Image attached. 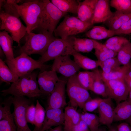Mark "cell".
I'll return each instance as SVG.
<instances>
[{
    "instance_id": "obj_10",
    "label": "cell",
    "mask_w": 131,
    "mask_h": 131,
    "mask_svg": "<svg viewBox=\"0 0 131 131\" xmlns=\"http://www.w3.org/2000/svg\"><path fill=\"white\" fill-rule=\"evenodd\" d=\"M14 110L12 113L17 131H34L30 128L25 117L27 107L31 104L30 99L24 96L13 97Z\"/></svg>"
},
{
    "instance_id": "obj_18",
    "label": "cell",
    "mask_w": 131,
    "mask_h": 131,
    "mask_svg": "<svg viewBox=\"0 0 131 131\" xmlns=\"http://www.w3.org/2000/svg\"><path fill=\"white\" fill-rule=\"evenodd\" d=\"M98 0H85L79 1L77 14L82 21L91 23L96 4Z\"/></svg>"
},
{
    "instance_id": "obj_1",
    "label": "cell",
    "mask_w": 131,
    "mask_h": 131,
    "mask_svg": "<svg viewBox=\"0 0 131 131\" xmlns=\"http://www.w3.org/2000/svg\"><path fill=\"white\" fill-rule=\"evenodd\" d=\"M0 29L11 34L13 41L20 45V41L27 33L26 26L20 21L17 10L8 0H0Z\"/></svg>"
},
{
    "instance_id": "obj_50",
    "label": "cell",
    "mask_w": 131,
    "mask_h": 131,
    "mask_svg": "<svg viewBox=\"0 0 131 131\" xmlns=\"http://www.w3.org/2000/svg\"><path fill=\"white\" fill-rule=\"evenodd\" d=\"M127 120V121H131V116Z\"/></svg>"
},
{
    "instance_id": "obj_41",
    "label": "cell",
    "mask_w": 131,
    "mask_h": 131,
    "mask_svg": "<svg viewBox=\"0 0 131 131\" xmlns=\"http://www.w3.org/2000/svg\"><path fill=\"white\" fill-rule=\"evenodd\" d=\"M36 112V106L31 104L27 108L25 112V117L27 123L34 125V118Z\"/></svg>"
},
{
    "instance_id": "obj_8",
    "label": "cell",
    "mask_w": 131,
    "mask_h": 131,
    "mask_svg": "<svg viewBox=\"0 0 131 131\" xmlns=\"http://www.w3.org/2000/svg\"><path fill=\"white\" fill-rule=\"evenodd\" d=\"M4 62L15 74L19 77L31 73L36 69L45 70L48 66L42 64L37 60H35L29 55L21 53L11 60L5 59Z\"/></svg>"
},
{
    "instance_id": "obj_42",
    "label": "cell",
    "mask_w": 131,
    "mask_h": 131,
    "mask_svg": "<svg viewBox=\"0 0 131 131\" xmlns=\"http://www.w3.org/2000/svg\"><path fill=\"white\" fill-rule=\"evenodd\" d=\"M115 35L131 34V18L125 23L118 30L115 31Z\"/></svg>"
},
{
    "instance_id": "obj_7",
    "label": "cell",
    "mask_w": 131,
    "mask_h": 131,
    "mask_svg": "<svg viewBox=\"0 0 131 131\" xmlns=\"http://www.w3.org/2000/svg\"><path fill=\"white\" fill-rule=\"evenodd\" d=\"M93 25L91 23L82 21L77 17L66 16L54 33L56 37L65 39L85 32Z\"/></svg>"
},
{
    "instance_id": "obj_5",
    "label": "cell",
    "mask_w": 131,
    "mask_h": 131,
    "mask_svg": "<svg viewBox=\"0 0 131 131\" xmlns=\"http://www.w3.org/2000/svg\"><path fill=\"white\" fill-rule=\"evenodd\" d=\"M66 14L61 11L50 1L46 0L39 23L34 30L38 33L53 34L60 20Z\"/></svg>"
},
{
    "instance_id": "obj_47",
    "label": "cell",
    "mask_w": 131,
    "mask_h": 131,
    "mask_svg": "<svg viewBox=\"0 0 131 131\" xmlns=\"http://www.w3.org/2000/svg\"><path fill=\"white\" fill-rule=\"evenodd\" d=\"M127 100L131 103V89L129 91L128 98Z\"/></svg>"
},
{
    "instance_id": "obj_20",
    "label": "cell",
    "mask_w": 131,
    "mask_h": 131,
    "mask_svg": "<svg viewBox=\"0 0 131 131\" xmlns=\"http://www.w3.org/2000/svg\"><path fill=\"white\" fill-rule=\"evenodd\" d=\"M64 116V129L69 131H70L81 119L80 114L77 112L76 109L71 106L65 108Z\"/></svg>"
},
{
    "instance_id": "obj_46",
    "label": "cell",
    "mask_w": 131,
    "mask_h": 131,
    "mask_svg": "<svg viewBox=\"0 0 131 131\" xmlns=\"http://www.w3.org/2000/svg\"><path fill=\"white\" fill-rule=\"evenodd\" d=\"M46 131H64V129L62 125L56 126L54 128Z\"/></svg>"
},
{
    "instance_id": "obj_33",
    "label": "cell",
    "mask_w": 131,
    "mask_h": 131,
    "mask_svg": "<svg viewBox=\"0 0 131 131\" xmlns=\"http://www.w3.org/2000/svg\"><path fill=\"white\" fill-rule=\"evenodd\" d=\"M81 119L87 125L90 131H98L100 123L99 117L96 115L87 112L80 114Z\"/></svg>"
},
{
    "instance_id": "obj_37",
    "label": "cell",
    "mask_w": 131,
    "mask_h": 131,
    "mask_svg": "<svg viewBox=\"0 0 131 131\" xmlns=\"http://www.w3.org/2000/svg\"><path fill=\"white\" fill-rule=\"evenodd\" d=\"M110 6L122 13L131 14V0H111Z\"/></svg>"
},
{
    "instance_id": "obj_24",
    "label": "cell",
    "mask_w": 131,
    "mask_h": 131,
    "mask_svg": "<svg viewBox=\"0 0 131 131\" xmlns=\"http://www.w3.org/2000/svg\"><path fill=\"white\" fill-rule=\"evenodd\" d=\"M99 42L95 40L75 37L74 49L77 52L88 53L97 46Z\"/></svg>"
},
{
    "instance_id": "obj_34",
    "label": "cell",
    "mask_w": 131,
    "mask_h": 131,
    "mask_svg": "<svg viewBox=\"0 0 131 131\" xmlns=\"http://www.w3.org/2000/svg\"><path fill=\"white\" fill-rule=\"evenodd\" d=\"M36 112L34 118L35 127L34 131H41L45 119L46 111L38 100L36 101Z\"/></svg>"
},
{
    "instance_id": "obj_35",
    "label": "cell",
    "mask_w": 131,
    "mask_h": 131,
    "mask_svg": "<svg viewBox=\"0 0 131 131\" xmlns=\"http://www.w3.org/2000/svg\"><path fill=\"white\" fill-rule=\"evenodd\" d=\"M98 61L99 66L101 68L102 71L106 73L118 70L121 65L117 57H115L109 58L103 61Z\"/></svg>"
},
{
    "instance_id": "obj_27",
    "label": "cell",
    "mask_w": 131,
    "mask_h": 131,
    "mask_svg": "<svg viewBox=\"0 0 131 131\" xmlns=\"http://www.w3.org/2000/svg\"><path fill=\"white\" fill-rule=\"evenodd\" d=\"M19 77L9 68L2 59H0V84L4 82L10 84L16 81Z\"/></svg>"
},
{
    "instance_id": "obj_39",
    "label": "cell",
    "mask_w": 131,
    "mask_h": 131,
    "mask_svg": "<svg viewBox=\"0 0 131 131\" xmlns=\"http://www.w3.org/2000/svg\"><path fill=\"white\" fill-rule=\"evenodd\" d=\"M13 96L8 97L0 105V120L4 119L11 113V106L13 104Z\"/></svg>"
},
{
    "instance_id": "obj_3",
    "label": "cell",
    "mask_w": 131,
    "mask_h": 131,
    "mask_svg": "<svg viewBox=\"0 0 131 131\" xmlns=\"http://www.w3.org/2000/svg\"><path fill=\"white\" fill-rule=\"evenodd\" d=\"M37 72L33 71L19 77L8 88L2 90L1 94L5 97L10 94L29 98L40 97L42 94L37 80Z\"/></svg>"
},
{
    "instance_id": "obj_14",
    "label": "cell",
    "mask_w": 131,
    "mask_h": 131,
    "mask_svg": "<svg viewBox=\"0 0 131 131\" xmlns=\"http://www.w3.org/2000/svg\"><path fill=\"white\" fill-rule=\"evenodd\" d=\"M37 77V82L42 94L49 95L59 80L57 73L51 69L42 71Z\"/></svg>"
},
{
    "instance_id": "obj_13",
    "label": "cell",
    "mask_w": 131,
    "mask_h": 131,
    "mask_svg": "<svg viewBox=\"0 0 131 131\" xmlns=\"http://www.w3.org/2000/svg\"><path fill=\"white\" fill-rule=\"evenodd\" d=\"M80 68L69 55L55 58L51 67V70L67 78L77 74Z\"/></svg>"
},
{
    "instance_id": "obj_32",
    "label": "cell",
    "mask_w": 131,
    "mask_h": 131,
    "mask_svg": "<svg viewBox=\"0 0 131 131\" xmlns=\"http://www.w3.org/2000/svg\"><path fill=\"white\" fill-rule=\"evenodd\" d=\"M131 69V67L123 65L118 70L109 73H106L100 71L104 81L124 79L127 72Z\"/></svg>"
},
{
    "instance_id": "obj_15",
    "label": "cell",
    "mask_w": 131,
    "mask_h": 131,
    "mask_svg": "<svg viewBox=\"0 0 131 131\" xmlns=\"http://www.w3.org/2000/svg\"><path fill=\"white\" fill-rule=\"evenodd\" d=\"M64 111L63 108L46 109L43 126L41 131H46L53 126L62 125L64 124Z\"/></svg>"
},
{
    "instance_id": "obj_11",
    "label": "cell",
    "mask_w": 131,
    "mask_h": 131,
    "mask_svg": "<svg viewBox=\"0 0 131 131\" xmlns=\"http://www.w3.org/2000/svg\"><path fill=\"white\" fill-rule=\"evenodd\" d=\"M68 78L63 75L59 78V80L49 95L46 109H63L66 105L65 87Z\"/></svg>"
},
{
    "instance_id": "obj_36",
    "label": "cell",
    "mask_w": 131,
    "mask_h": 131,
    "mask_svg": "<svg viewBox=\"0 0 131 131\" xmlns=\"http://www.w3.org/2000/svg\"><path fill=\"white\" fill-rule=\"evenodd\" d=\"M128 41L125 37L116 36L110 38L104 44L109 49L118 53L123 45Z\"/></svg>"
},
{
    "instance_id": "obj_21",
    "label": "cell",
    "mask_w": 131,
    "mask_h": 131,
    "mask_svg": "<svg viewBox=\"0 0 131 131\" xmlns=\"http://www.w3.org/2000/svg\"><path fill=\"white\" fill-rule=\"evenodd\" d=\"M131 116V103L126 100L118 104L114 109L113 122L127 120Z\"/></svg>"
},
{
    "instance_id": "obj_29",
    "label": "cell",
    "mask_w": 131,
    "mask_h": 131,
    "mask_svg": "<svg viewBox=\"0 0 131 131\" xmlns=\"http://www.w3.org/2000/svg\"><path fill=\"white\" fill-rule=\"evenodd\" d=\"M117 58L121 65L131 67L130 61L131 58V42H126L117 53Z\"/></svg>"
},
{
    "instance_id": "obj_31",
    "label": "cell",
    "mask_w": 131,
    "mask_h": 131,
    "mask_svg": "<svg viewBox=\"0 0 131 131\" xmlns=\"http://www.w3.org/2000/svg\"><path fill=\"white\" fill-rule=\"evenodd\" d=\"M94 74V72L84 71L79 72L77 74V77L82 86L87 90L92 91Z\"/></svg>"
},
{
    "instance_id": "obj_26",
    "label": "cell",
    "mask_w": 131,
    "mask_h": 131,
    "mask_svg": "<svg viewBox=\"0 0 131 131\" xmlns=\"http://www.w3.org/2000/svg\"><path fill=\"white\" fill-rule=\"evenodd\" d=\"M51 2L63 13L77 14L79 1L76 0H51Z\"/></svg>"
},
{
    "instance_id": "obj_16",
    "label": "cell",
    "mask_w": 131,
    "mask_h": 131,
    "mask_svg": "<svg viewBox=\"0 0 131 131\" xmlns=\"http://www.w3.org/2000/svg\"><path fill=\"white\" fill-rule=\"evenodd\" d=\"M110 0H98L95 6L93 16L91 23L105 22L113 13L110 7Z\"/></svg>"
},
{
    "instance_id": "obj_9",
    "label": "cell",
    "mask_w": 131,
    "mask_h": 131,
    "mask_svg": "<svg viewBox=\"0 0 131 131\" xmlns=\"http://www.w3.org/2000/svg\"><path fill=\"white\" fill-rule=\"evenodd\" d=\"M66 85L70 106L75 109L78 107L83 108L85 103L92 98L88 90L79 83L77 74L68 78Z\"/></svg>"
},
{
    "instance_id": "obj_45",
    "label": "cell",
    "mask_w": 131,
    "mask_h": 131,
    "mask_svg": "<svg viewBox=\"0 0 131 131\" xmlns=\"http://www.w3.org/2000/svg\"><path fill=\"white\" fill-rule=\"evenodd\" d=\"M123 80L126 84L131 80V69L127 72Z\"/></svg>"
},
{
    "instance_id": "obj_44",
    "label": "cell",
    "mask_w": 131,
    "mask_h": 131,
    "mask_svg": "<svg viewBox=\"0 0 131 131\" xmlns=\"http://www.w3.org/2000/svg\"><path fill=\"white\" fill-rule=\"evenodd\" d=\"M117 131H131V127L130 125L126 123H121L116 127Z\"/></svg>"
},
{
    "instance_id": "obj_6",
    "label": "cell",
    "mask_w": 131,
    "mask_h": 131,
    "mask_svg": "<svg viewBox=\"0 0 131 131\" xmlns=\"http://www.w3.org/2000/svg\"><path fill=\"white\" fill-rule=\"evenodd\" d=\"M75 37L71 36L65 39L57 38L51 42L45 53L37 61L44 64L59 56L72 55L76 51L74 47Z\"/></svg>"
},
{
    "instance_id": "obj_43",
    "label": "cell",
    "mask_w": 131,
    "mask_h": 131,
    "mask_svg": "<svg viewBox=\"0 0 131 131\" xmlns=\"http://www.w3.org/2000/svg\"><path fill=\"white\" fill-rule=\"evenodd\" d=\"M86 123L81 119L79 123L74 126L70 131H90Z\"/></svg>"
},
{
    "instance_id": "obj_53",
    "label": "cell",
    "mask_w": 131,
    "mask_h": 131,
    "mask_svg": "<svg viewBox=\"0 0 131 131\" xmlns=\"http://www.w3.org/2000/svg\"><path fill=\"white\" fill-rule=\"evenodd\" d=\"M98 131H102V130H99L98 129Z\"/></svg>"
},
{
    "instance_id": "obj_2",
    "label": "cell",
    "mask_w": 131,
    "mask_h": 131,
    "mask_svg": "<svg viewBox=\"0 0 131 131\" xmlns=\"http://www.w3.org/2000/svg\"><path fill=\"white\" fill-rule=\"evenodd\" d=\"M9 1L15 7L25 23L27 33L34 30L39 23L46 0H21L20 5L15 3L14 0Z\"/></svg>"
},
{
    "instance_id": "obj_49",
    "label": "cell",
    "mask_w": 131,
    "mask_h": 131,
    "mask_svg": "<svg viewBox=\"0 0 131 131\" xmlns=\"http://www.w3.org/2000/svg\"><path fill=\"white\" fill-rule=\"evenodd\" d=\"M108 131H117L116 128L110 127Z\"/></svg>"
},
{
    "instance_id": "obj_23",
    "label": "cell",
    "mask_w": 131,
    "mask_h": 131,
    "mask_svg": "<svg viewBox=\"0 0 131 131\" xmlns=\"http://www.w3.org/2000/svg\"><path fill=\"white\" fill-rule=\"evenodd\" d=\"M114 35L115 31L99 26H94L85 33L86 36L95 40L110 38Z\"/></svg>"
},
{
    "instance_id": "obj_28",
    "label": "cell",
    "mask_w": 131,
    "mask_h": 131,
    "mask_svg": "<svg viewBox=\"0 0 131 131\" xmlns=\"http://www.w3.org/2000/svg\"><path fill=\"white\" fill-rule=\"evenodd\" d=\"M94 74L92 91L95 93L104 97H107L106 87L101 74L98 68L92 70Z\"/></svg>"
},
{
    "instance_id": "obj_12",
    "label": "cell",
    "mask_w": 131,
    "mask_h": 131,
    "mask_svg": "<svg viewBox=\"0 0 131 131\" xmlns=\"http://www.w3.org/2000/svg\"><path fill=\"white\" fill-rule=\"evenodd\" d=\"M104 81L107 97L114 99L118 104L127 99L129 90L123 79Z\"/></svg>"
},
{
    "instance_id": "obj_25",
    "label": "cell",
    "mask_w": 131,
    "mask_h": 131,
    "mask_svg": "<svg viewBox=\"0 0 131 131\" xmlns=\"http://www.w3.org/2000/svg\"><path fill=\"white\" fill-rule=\"evenodd\" d=\"M74 61L80 68L86 70H94L99 66L98 61L94 60L75 51L72 54Z\"/></svg>"
},
{
    "instance_id": "obj_22",
    "label": "cell",
    "mask_w": 131,
    "mask_h": 131,
    "mask_svg": "<svg viewBox=\"0 0 131 131\" xmlns=\"http://www.w3.org/2000/svg\"><path fill=\"white\" fill-rule=\"evenodd\" d=\"M8 33L5 31L0 32V45L6 57V59L10 60L15 57L13 48V40Z\"/></svg>"
},
{
    "instance_id": "obj_38",
    "label": "cell",
    "mask_w": 131,
    "mask_h": 131,
    "mask_svg": "<svg viewBox=\"0 0 131 131\" xmlns=\"http://www.w3.org/2000/svg\"><path fill=\"white\" fill-rule=\"evenodd\" d=\"M0 131H17L12 113L0 120Z\"/></svg>"
},
{
    "instance_id": "obj_19",
    "label": "cell",
    "mask_w": 131,
    "mask_h": 131,
    "mask_svg": "<svg viewBox=\"0 0 131 131\" xmlns=\"http://www.w3.org/2000/svg\"><path fill=\"white\" fill-rule=\"evenodd\" d=\"M131 18V14H125L116 11L105 22L109 29L115 31Z\"/></svg>"
},
{
    "instance_id": "obj_17",
    "label": "cell",
    "mask_w": 131,
    "mask_h": 131,
    "mask_svg": "<svg viewBox=\"0 0 131 131\" xmlns=\"http://www.w3.org/2000/svg\"><path fill=\"white\" fill-rule=\"evenodd\" d=\"M98 109L100 123L110 127L113 122L114 109L111 99H102Z\"/></svg>"
},
{
    "instance_id": "obj_4",
    "label": "cell",
    "mask_w": 131,
    "mask_h": 131,
    "mask_svg": "<svg viewBox=\"0 0 131 131\" xmlns=\"http://www.w3.org/2000/svg\"><path fill=\"white\" fill-rule=\"evenodd\" d=\"M25 36V43L20 48L19 52L20 54L28 55L38 54L42 56L50 44L57 38L49 33L36 34L32 32L27 33Z\"/></svg>"
},
{
    "instance_id": "obj_48",
    "label": "cell",
    "mask_w": 131,
    "mask_h": 131,
    "mask_svg": "<svg viewBox=\"0 0 131 131\" xmlns=\"http://www.w3.org/2000/svg\"><path fill=\"white\" fill-rule=\"evenodd\" d=\"M126 84L129 91L131 89V80Z\"/></svg>"
},
{
    "instance_id": "obj_40",
    "label": "cell",
    "mask_w": 131,
    "mask_h": 131,
    "mask_svg": "<svg viewBox=\"0 0 131 131\" xmlns=\"http://www.w3.org/2000/svg\"><path fill=\"white\" fill-rule=\"evenodd\" d=\"M102 98H92L88 100L84 104L83 109L85 112H92L98 108Z\"/></svg>"
},
{
    "instance_id": "obj_51",
    "label": "cell",
    "mask_w": 131,
    "mask_h": 131,
    "mask_svg": "<svg viewBox=\"0 0 131 131\" xmlns=\"http://www.w3.org/2000/svg\"><path fill=\"white\" fill-rule=\"evenodd\" d=\"M127 122L129 123V124L130 125V126L131 127V121H127Z\"/></svg>"
},
{
    "instance_id": "obj_30",
    "label": "cell",
    "mask_w": 131,
    "mask_h": 131,
    "mask_svg": "<svg viewBox=\"0 0 131 131\" xmlns=\"http://www.w3.org/2000/svg\"><path fill=\"white\" fill-rule=\"evenodd\" d=\"M94 54L98 60L103 61L108 59L115 57L117 53L108 48L104 44L99 42L95 49Z\"/></svg>"
},
{
    "instance_id": "obj_52",
    "label": "cell",
    "mask_w": 131,
    "mask_h": 131,
    "mask_svg": "<svg viewBox=\"0 0 131 131\" xmlns=\"http://www.w3.org/2000/svg\"><path fill=\"white\" fill-rule=\"evenodd\" d=\"M64 131H69L64 129Z\"/></svg>"
}]
</instances>
